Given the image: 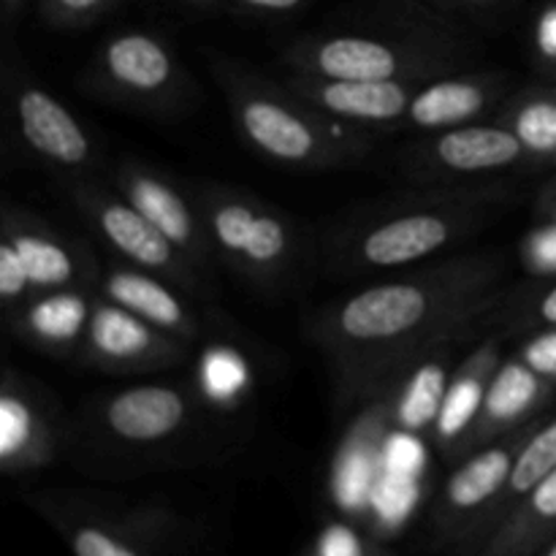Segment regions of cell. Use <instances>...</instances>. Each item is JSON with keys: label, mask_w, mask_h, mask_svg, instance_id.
I'll return each instance as SVG.
<instances>
[{"label": "cell", "mask_w": 556, "mask_h": 556, "mask_svg": "<svg viewBox=\"0 0 556 556\" xmlns=\"http://www.w3.org/2000/svg\"><path fill=\"white\" fill-rule=\"evenodd\" d=\"M38 14L54 27H87L101 20L117 0H36Z\"/></svg>", "instance_id": "cell-27"}, {"label": "cell", "mask_w": 556, "mask_h": 556, "mask_svg": "<svg viewBox=\"0 0 556 556\" xmlns=\"http://www.w3.org/2000/svg\"><path fill=\"white\" fill-rule=\"evenodd\" d=\"M217 264L258 291H280L309 258L307 237L288 212L231 185L193 188Z\"/></svg>", "instance_id": "cell-5"}, {"label": "cell", "mask_w": 556, "mask_h": 556, "mask_svg": "<svg viewBox=\"0 0 556 556\" xmlns=\"http://www.w3.org/2000/svg\"><path fill=\"white\" fill-rule=\"evenodd\" d=\"M556 470V410L543 416L535 427L527 432L525 443H521L519 454L514 459V470H510L508 486H505L503 497L497 505V530L500 521L527 497L535 486H541L548 476ZM492 530V532H494Z\"/></svg>", "instance_id": "cell-25"}, {"label": "cell", "mask_w": 556, "mask_h": 556, "mask_svg": "<svg viewBox=\"0 0 556 556\" xmlns=\"http://www.w3.org/2000/svg\"><path fill=\"white\" fill-rule=\"evenodd\" d=\"M101 266L85 248L25 210L3 212L0 223V304L3 315L27 299L54 291H96Z\"/></svg>", "instance_id": "cell-6"}, {"label": "cell", "mask_w": 556, "mask_h": 556, "mask_svg": "<svg viewBox=\"0 0 556 556\" xmlns=\"http://www.w3.org/2000/svg\"><path fill=\"white\" fill-rule=\"evenodd\" d=\"M188 348L96 291L79 358L103 372L139 375L177 367Z\"/></svg>", "instance_id": "cell-12"}, {"label": "cell", "mask_w": 556, "mask_h": 556, "mask_svg": "<svg viewBox=\"0 0 556 556\" xmlns=\"http://www.w3.org/2000/svg\"><path fill=\"white\" fill-rule=\"evenodd\" d=\"M210 71L239 139L264 161L288 172H337L372 152L369 130L320 112L286 81L266 79L223 54H212Z\"/></svg>", "instance_id": "cell-3"}, {"label": "cell", "mask_w": 556, "mask_h": 556, "mask_svg": "<svg viewBox=\"0 0 556 556\" xmlns=\"http://www.w3.org/2000/svg\"><path fill=\"white\" fill-rule=\"evenodd\" d=\"M22 3H25V0H3V20H5V25H11V20H14L16 11L22 9Z\"/></svg>", "instance_id": "cell-32"}, {"label": "cell", "mask_w": 556, "mask_h": 556, "mask_svg": "<svg viewBox=\"0 0 556 556\" xmlns=\"http://www.w3.org/2000/svg\"><path fill=\"white\" fill-rule=\"evenodd\" d=\"M5 98L14 125L27 150L49 166L74 179H87L98 163V144L76 114L25 68L5 63Z\"/></svg>", "instance_id": "cell-11"}, {"label": "cell", "mask_w": 556, "mask_h": 556, "mask_svg": "<svg viewBox=\"0 0 556 556\" xmlns=\"http://www.w3.org/2000/svg\"><path fill=\"white\" fill-rule=\"evenodd\" d=\"M497 123L525 144L538 168H556V87H527L505 98Z\"/></svg>", "instance_id": "cell-24"}, {"label": "cell", "mask_w": 556, "mask_h": 556, "mask_svg": "<svg viewBox=\"0 0 556 556\" xmlns=\"http://www.w3.org/2000/svg\"><path fill=\"white\" fill-rule=\"evenodd\" d=\"M445 3L470 5V9H478V5H497V3H505V0H445Z\"/></svg>", "instance_id": "cell-33"}, {"label": "cell", "mask_w": 556, "mask_h": 556, "mask_svg": "<svg viewBox=\"0 0 556 556\" xmlns=\"http://www.w3.org/2000/svg\"><path fill=\"white\" fill-rule=\"evenodd\" d=\"M96 291H54L33 296L5 315L11 331L49 356L79 358Z\"/></svg>", "instance_id": "cell-21"}, {"label": "cell", "mask_w": 556, "mask_h": 556, "mask_svg": "<svg viewBox=\"0 0 556 556\" xmlns=\"http://www.w3.org/2000/svg\"><path fill=\"white\" fill-rule=\"evenodd\" d=\"M282 65L288 74L326 79H434L451 71H462L465 47L459 36L432 25L315 33L296 38L282 52Z\"/></svg>", "instance_id": "cell-4"}, {"label": "cell", "mask_w": 556, "mask_h": 556, "mask_svg": "<svg viewBox=\"0 0 556 556\" xmlns=\"http://www.w3.org/2000/svg\"><path fill=\"white\" fill-rule=\"evenodd\" d=\"M233 3L250 14H291L302 9L307 0H233Z\"/></svg>", "instance_id": "cell-30"}, {"label": "cell", "mask_w": 556, "mask_h": 556, "mask_svg": "<svg viewBox=\"0 0 556 556\" xmlns=\"http://www.w3.org/2000/svg\"><path fill=\"white\" fill-rule=\"evenodd\" d=\"M503 364V353H500V340H483L481 345L472 348L456 367L454 378L445 386L443 400H440L438 418L432 427V440L438 443L440 454L445 459L454 462L456 448H459L462 438L470 429L472 418H476L478 407H481L483 394H486L489 383H492L494 372Z\"/></svg>", "instance_id": "cell-22"}, {"label": "cell", "mask_w": 556, "mask_h": 556, "mask_svg": "<svg viewBox=\"0 0 556 556\" xmlns=\"http://www.w3.org/2000/svg\"><path fill=\"white\" fill-rule=\"evenodd\" d=\"M535 217L538 220H556V174L538 190L535 195Z\"/></svg>", "instance_id": "cell-31"}, {"label": "cell", "mask_w": 556, "mask_h": 556, "mask_svg": "<svg viewBox=\"0 0 556 556\" xmlns=\"http://www.w3.org/2000/svg\"><path fill=\"white\" fill-rule=\"evenodd\" d=\"M514 353L532 372H538L543 380L556 386V326L530 331V337Z\"/></svg>", "instance_id": "cell-28"}, {"label": "cell", "mask_w": 556, "mask_h": 556, "mask_svg": "<svg viewBox=\"0 0 556 556\" xmlns=\"http://www.w3.org/2000/svg\"><path fill=\"white\" fill-rule=\"evenodd\" d=\"M505 258L459 253L394 271L320 307L307 337L329 364L340 407H367L416 367L459 345L503 296Z\"/></svg>", "instance_id": "cell-1"}, {"label": "cell", "mask_w": 556, "mask_h": 556, "mask_svg": "<svg viewBox=\"0 0 556 556\" xmlns=\"http://www.w3.org/2000/svg\"><path fill=\"white\" fill-rule=\"evenodd\" d=\"M74 556H166L177 538V516L157 508L128 514L47 508Z\"/></svg>", "instance_id": "cell-15"}, {"label": "cell", "mask_w": 556, "mask_h": 556, "mask_svg": "<svg viewBox=\"0 0 556 556\" xmlns=\"http://www.w3.org/2000/svg\"><path fill=\"white\" fill-rule=\"evenodd\" d=\"M532 427L494 440L476 454L459 459V467L445 481L434 510V530L440 541L462 548L478 546L481 552L497 521V505L508 486L516 454Z\"/></svg>", "instance_id": "cell-9"}, {"label": "cell", "mask_w": 556, "mask_h": 556, "mask_svg": "<svg viewBox=\"0 0 556 556\" xmlns=\"http://www.w3.org/2000/svg\"><path fill=\"white\" fill-rule=\"evenodd\" d=\"M85 90L144 114H174L193 98V81L172 43L150 30H119L98 47Z\"/></svg>", "instance_id": "cell-7"}, {"label": "cell", "mask_w": 556, "mask_h": 556, "mask_svg": "<svg viewBox=\"0 0 556 556\" xmlns=\"http://www.w3.org/2000/svg\"><path fill=\"white\" fill-rule=\"evenodd\" d=\"M188 3H201V5H215V3H223V0H188Z\"/></svg>", "instance_id": "cell-35"}, {"label": "cell", "mask_w": 556, "mask_h": 556, "mask_svg": "<svg viewBox=\"0 0 556 556\" xmlns=\"http://www.w3.org/2000/svg\"><path fill=\"white\" fill-rule=\"evenodd\" d=\"M556 538V470L532 489L497 530L486 538L478 556H538Z\"/></svg>", "instance_id": "cell-23"}, {"label": "cell", "mask_w": 556, "mask_h": 556, "mask_svg": "<svg viewBox=\"0 0 556 556\" xmlns=\"http://www.w3.org/2000/svg\"><path fill=\"white\" fill-rule=\"evenodd\" d=\"M510 76L503 71H451L418 87L400 128L416 134L459 128L481 123L483 114L505 101Z\"/></svg>", "instance_id": "cell-19"}, {"label": "cell", "mask_w": 556, "mask_h": 556, "mask_svg": "<svg viewBox=\"0 0 556 556\" xmlns=\"http://www.w3.org/2000/svg\"><path fill=\"white\" fill-rule=\"evenodd\" d=\"M71 199L98 237L123 258V264L152 271L163 280L174 282L190 299L201 296L210 288V277L190 264L134 204L123 199L117 190L101 188L98 182L74 179L68 182Z\"/></svg>", "instance_id": "cell-8"}, {"label": "cell", "mask_w": 556, "mask_h": 556, "mask_svg": "<svg viewBox=\"0 0 556 556\" xmlns=\"http://www.w3.org/2000/svg\"><path fill=\"white\" fill-rule=\"evenodd\" d=\"M96 291L185 345H193L201 337V320L190 307L188 293L152 271L130 264L103 266Z\"/></svg>", "instance_id": "cell-20"}, {"label": "cell", "mask_w": 556, "mask_h": 556, "mask_svg": "<svg viewBox=\"0 0 556 556\" xmlns=\"http://www.w3.org/2000/svg\"><path fill=\"white\" fill-rule=\"evenodd\" d=\"M538 556H556V538H554V541H552V543H548V546H546V548H543V552H541V554H538Z\"/></svg>", "instance_id": "cell-34"}, {"label": "cell", "mask_w": 556, "mask_h": 556, "mask_svg": "<svg viewBox=\"0 0 556 556\" xmlns=\"http://www.w3.org/2000/svg\"><path fill=\"white\" fill-rule=\"evenodd\" d=\"M405 172L424 185H462L489 174L532 172L535 161L503 123H470L424 134L407 147Z\"/></svg>", "instance_id": "cell-10"}, {"label": "cell", "mask_w": 556, "mask_h": 556, "mask_svg": "<svg viewBox=\"0 0 556 556\" xmlns=\"http://www.w3.org/2000/svg\"><path fill=\"white\" fill-rule=\"evenodd\" d=\"M114 190L128 204H134L190 264H195L210 277L215 253H212L204 217L195 204L193 190H182L166 174L147 166V163L134 161V157L117 166Z\"/></svg>", "instance_id": "cell-14"}, {"label": "cell", "mask_w": 556, "mask_h": 556, "mask_svg": "<svg viewBox=\"0 0 556 556\" xmlns=\"http://www.w3.org/2000/svg\"><path fill=\"white\" fill-rule=\"evenodd\" d=\"M60 429L43 394L16 369L0 386V467L5 476H30L52 465Z\"/></svg>", "instance_id": "cell-17"}, {"label": "cell", "mask_w": 556, "mask_h": 556, "mask_svg": "<svg viewBox=\"0 0 556 556\" xmlns=\"http://www.w3.org/2000/svg\"><path fill=\"white\" fill-rule=\"evenodd\" d=\"M291 90L304 101L318 106L348 125L364 130L400 128L416 98L418 87L427 79H396V81H358V79H326V76L288 74Z\"/></svg>", "instance_id": "cell-18"}, {"label": "cell", "mask_w": 556, "mask_h": 556, "mask_svg": "<svg viewBox=\"0 0 556 556\" xmlns=\"http://www.w3.org/2000/svg\"><path fill=\"white\" fill-rule=\"evenodd\" d=\"M527 269L538 277L556 275V220H543V228L532 231L521 244Z\"/></svg>", "instance_id": "cell-29"}, {"label": "cell", "mask_w": 556, "mask_h": 556, "mask_svg": "<svg viewBox=\"0 0 556 556\" xmlns=\"http://www.w3.org/2000/svg\"><path fill=\"white\" fill-rule=\"evenodd\" d=\"M199 413V391L182 383H144L109 394L98 407V424L114 443L147 451L188 434Z\"/></svg>", "instance_id": "cell-13"}, {"label": "cell", "mask_w": 556, "mask_h": 556, "mask_svg": "<svg viewBox=\"0 0 556 556\" xmlns=\"http://www.w3.org/2000/svg\"><path fill=\"white\" fill-rule=\"evenodd\" d=\"M554 400L556 386L532 372L516 353H510L494 372L481 407L456 448L454 462L476 454L478 448L494 443V440L508 438L519 429L538 424L543 416H548Z\"/></svg>", "instance_id": "cell-16"}, {"label": "cell", "mask_w": 556, "mask_h": 556, "mask_svg": "<svg viewBox=\"0 0 556 556\" xmlns=\"http://www.w3.org/2000/svg\"><path fill=\"white\" fill-rule=\"evenodd\" d=\"M508 326L514 331H538L556 326V275L543 277V282L519 296L508 315Z\"/></svg>", "instance_id": "cell-26"}, {"label": "cell", "mask_w": 556, "mask_h": 556, "mask_svg": "<svg viewBox=\"0 0 556 556\" xmlns=\"http://www.w3.org/2000/svg\"><path fill=\"white\" fill-rule=\"evenodd\" d=\"M508 195V185L462 182L375 201L331 228L326 266L342 277H386L421 266L481 231Z\"/></svg>", "instance_id": "cell-2"}]
</instances>
